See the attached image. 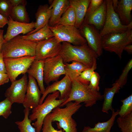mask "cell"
Here are the masks:
<instances>
[{
    "mask_svg": "<svg viewBox=\"0 0 132 132\" xmlns=\"http://www.w3.org/2000/svg\"><path fill=\"white\" fill-rule=\"evenodd\" d=\"M62 44L60 54L64 64L76 61L81 63L90 68L98 57L87 43L79 46L74 45L66 42H63Z\"/></svg>",
    "mask_w": 132,
    "mask_h": 132,
    "instance_id": "obj_1",
    "label": "cell"
},
{
    "mask_svg": "<svg viewBox=\"0 0 132 132\" xmlns=\"http://www.w3.org/2000/svg\"><path fill=\"white\" fill-rule=\"evenodd\" d=\"M64 108L57 107L50 113L52 122L56 123L57 128L65 132H77V123L72 117L82 105L79 102L71 101L67 103Z\"/></svg>",
    "mask_w": 132,
    "mask_h": 132,
    "instance_id": "obj_2",
    "label": "cell"
},
{
    "mask_svg": "<svg viewBox=\"0 0 132 132\" xmlns=\"http://www.w3.org/2000/svg\"><path fill=\"white\" fill-rule=\"evenodd\" d=\"M103 99V95L99 91L90 88L88 85L84 84L77 80L72 81L71 89L67 99L59 107L65 106L67 103L74 101L84 102L86 107H91L97 101Z\"/></svg>",
    "mask_w": 132,
    "mask_h": 132,
    "instance_id": "obj_3",
    "label": "cell"
},
{
    "mask_svg": "<svg viewBox=\"0 0 132 132\" xmlns=\"http://www.w3.org/2000/svg\"><path fill=\"white\" fill-rule=\"evenodd\" d=\"M36 43L23 39L20 35L3 45L1 50L4 58L35 56Z\"/></svg>",
    "mask_w": 132,
    "mask_h": 132,
    "instance_id": "obj_4",
    "label": "cell"
},
{
    "mask_svg": "<svg viewBox=\"0 0 132 132\" xmlns=\"http://www.w3.org/2000/svg\"><path fill=\"white\" fill-rule=\"evenodd\" d=\"M59 96L60 93L58 91L49 94L42 104L32 109V113L29 115V118L32 121L36 120L32 124L35 128L36 132H41L45 117L67 99H57Z\"/></svg>",
    "mask_w": 132,
    "mask_h": 132,
    "instance_id": "obj_5",
    "label": "cell"
},
{
    "mask_svg": "<svg viewBox=\"0 0 132 132\" xmlns=\"http://www.w3.org/2000/svg\"><path fill=\"white\" fill-rule=\"evenodd\" d=\"M132 42V29L121 32L108 34L102 37L103 49L114 52L120 59L124 47Z\"/></svg>",
    "mask_w": 132,
    "mask_h": 132,
    "instance_id": "obj_6",
    "label": "cell"
},
{
    "mask_svg": "<svg viewBox=\"0 0 132 132\" xmlns=\"http://www.w3.org/2000/svg\"><path fill=\"white\" fill-rule=\"evenodd\" d=\"M54 37L59 43L66 42L79 46L87 43L79 29L75 26L56 25L49 26Z\"/></svg>",
    "mask_w": 132,
    "mask_h": 132,
    "instance_id": "obj_7",
    "label": "cell"
},
{
    "mask_svg": "<svg viewBox=\"0 0 132 132\" xmlns=\"http://www.w3.org/2000/svg\"><path fill=\"white\" fill-rule=\"evenodd\" d=\"M106 0V16L104 25L100 32L101 36L102 37L108 34L122 32L132 29V22L127 25L122 24L118 14L113 8L112 0Z\"/></svg>",
    "mask_w": 132,
    "mask_h": 132,
    "instance_id": "obj_8",
    "label": "cell"
},
{
    "mask_svg": "<svg viewBox=\"0 0 132 132\" xmlns=\"http://www.w3.org/2000/svg\"><path fill=\"white\" fill-rule=\"evenodd\" d=\"M35 58V56H27L4 58L6 74L11 82L16 80L19 75L25 74Z\"/></svg>",
    "mask_w": 132,
    "mask_h": 132,
    "instance_id": "obj_9",
    "label": "cell"
},
{
    "mask_svg": "<svg viewBox=\"0 0 132 132\" xmlns=\"http://www.w3.org/2000/svg\"><path fill=\"white\" fill-rule=\"evenodd\" d=\"M65 67L60 54L46 59L44 61V81L49 85L51 82L58 80L61 75H66Z\"/></svg>",
    "mask_w": 132,
    "mask_h": 132,
    "instance_id": "obj_10",
    "label": "cell"
},
{
    "mask_svg": "<svg viewBox=\"0 0 132 132\" xmlns=\"http://www.w3.org/2000/svg\"><path fill=\"white\" fill-rule=\"evenodd\" d=\"M62 46L54 36L36 43L35 59L44 61L60 54Z\"/></svg>",
    "mask_w": 132,
    "mask_h": 132,
    "instance_id": "obj_11",
    "label": "cell"
},
{
    "mask_svg": "<svg viewBox=\"0 0 132 132\" xmlns=\"http://www.w3.org/2000/svg\"><path fill=\"white\" fill-rule=\"evenodd\" d=\"M90 48L98 57L102 54V37L100 32L93 25L87 23L84 20L79 29Z\"/></svg>",
    "mask_w": 132,
    "mask_h": 132,
    "instance_id": "obj_12",
    "label": "cell"
},
{
    "mask_svg": "<svg viewBox=\"0 0 132 132\" xmlns=\"http://www.w3.org/2000/svg\"><path fill=\"white\" fill-rule=\"evenodd\" d=\"M28 82L26 74L20 79L11 82L10 86L5 93L6 98L12 104L14 103L22 104L26 93Z\"/></svg>",
    "mask_w": 132,
    "mask_h": 132,
    "instance_id": "obj_13",
    "label": "cell"
},
{
    "mask_svg": "<svg viewBox=\"0 0 132 132\" xmlns=\"http://www.w3.org/2000/svg\"><path fill=\"white\" fill-rule=\"evenodd\" d=\"M72 81L66 75L61 80L55 81L53 84L48 85L41 97L39 104H42L48 95L55 91L60 93L59 99H67L71 87Z\"/></svg>",
    "mask_w": 132,
    "mask_h": 132,
    "instance_id": "obj_14",
    "label": "cell"
},
{
    "mask_svg": "<svg viewBox=\"0 0 132 132\" xmlns=\"http://www.w3.org/2000/svg\"><path fill=\"white\" fill-rule=\"evenodd\" d=\"M8 19V27L6 33L4 35L5 43L21 33L24 34L28 33L34 29L35 22H20L13 20L10 16Z\"/></svg>",
    "mask_w": 132,
    "mask_h": 132,
    "instance_id": "obj_15",
    "label": "cell"
},
{
    "mask_svg": "<svg viewBox=\"0 0 132 132\" xmlns=\"http://www.w3.org/2000/svg\"><path fill=\"white\" fill-rule=\"evenodd\" d=\"M27 91L22 103L25 108L33 109L39 104L41 94L35 79L28 75Z\"/></svg>",
    "mask_w": 132,
    "mask_h": 132,
    "instance_id": "obj_16",
    "label": "cell"
},
{
    "mask_svg": "<svg viewBox=\"0 0 132 132\" xmlns=\"http://www.w3.org/2000/svg\"><path fill=\"white\" fill-rule=\"evenodd\" d=\"M107 10L106 0L90 16L85 17L84 20L87 23L94 26L98 30L102 28L105 21Z\"/></svg>",
    "mask_w": 132,
    "mask_h": 132,
    "instance_id": "obj_17",
    "label": "cell"
},
{
    "mask_svg": "<svg viewBox=\"0 0 132 132\" xmlns=\"http://www.w3.org/2000/svg\"><path fill=\"white\" fill-rule=\"evenodd\" d=\"M70 6L69 0H54L50 7L51 9V14L48 22L49 26L56 25L62 15Z\"/></svg>",
    "mask_w": 132,
    "mask_h": 132,
    "instance_id": "obj_18",
    "label": "cell"
},
{
    "mask_svg": "<svg viewBox=\"0 0 132 132\" xmlns=\"http://www.w3.org/2000/svg\"><path fill=\"white\" fill-rule=\"evenodd\" d=\"M90 0H69L76 16L75 27L79 29L83 23Z\"/></svg>",
    "mask_w": 132,
    "mask_h": 132,
    "instance_id": "obj_19",
    "label": "cell"
},
{
    "mask_svg": "<svg viewBox=\"0 0 132 132\" xmlns=\"http://www.w3.org/2000/svg\"><path fill=\"white\" fill-rule=\"evenodd\" d=\"M44 61L35 59L32 63L27 73L36 79L41 94L45 89L44 84Z\"/></svg>",
    "mask_w": 132,
    "mask_h": 132,
    "instance_id": "obj_20",
    "label": "cell"
},
{
    "mask_svg": "<svg viewBox=\"0 0 132 132\" xmlns=\"http://www.w3.org/2000/svg\"><path fill=\"white\" fill-rule=\"evenodd\" d=\"M51 9L48 4L39 6L35 13L36 21L34 29L28 34L36 32L48 23L51 16Z\"/></svg>",
    "mask_w": 132,
    "mask_h": 132,
    "instance_id": "obj_21",
    "label": "cell"
},
{
    "mask_svg": "<svg viewBox=\"0 0 132 132\" xmlns=\"http://www.w3.org/2000/svg\"><path fill=\"white\" fill-rule=\"evenodd\" d=\"M132 9V0H118L115 12L118 14L122 25H127L132 22L131 14Z\"/></svg>",
    "mask_w": 132,
    "mask_h": 132,
    "instance_id": "obj_22",
    "label": "cell"
},
{
    "mask_svg": "<svg viewBox=\"0 0 132 132\" xmlns=\"http://www.w3.org/2000/svg\"><path fill=\"white\" fill-rule=\"evenodd\" d=\"M120 88L119 85L116 83L112 85L111 88H105L103 95V103L102 111L106 113H109L110 110L112 111L114 109L112 106V102L115 94L119 92Z\"/></svg>",
    "mask_w": 132,
    "mask_h": 132,
    "instance_id": "obj_23",
    "label": "cell"
},
{
    "mask_svg": "<svg viewBox=\"0 0 132 132\" xmlns=\"http://www.w3.org/2000/svg\"><path fill=\"white\" fill-rule=\"evenodd\" d=\"M119 110L112 111L111 117L107 121L99 122L96 124L93 127L89 126H85L81 132H110V130L114 124L115 118L118 115Z\"/></svg>",
    "mask_w": 132,
    "mask_h": 132,
    "instance_id": "obj_24",
    "label": "cell"
},
{
    "mask_svg": "<svg viewBox=\"0 0 132 132\" xmlns=\"http://www.w3.org/2000/svg\"><path fill=\"white\" fill-rule=\"evenodd\" d=\"M54 36L53 33L49 28L48 23L34 33L22 36L23 39L36 43Z\"/></svg>",
    "mask_w": 132,
    "mask_h": 132,
    "instance_id": "obj_25",
    "label": "cell"
},
{
    "mask_svg": "<svg viewBox=\"0 0 132 132\" xmlns=\"http://www.w3.org/2000/svg\"><path fill=\"white\" fill-rule=\"evenodd\" d=\"M72 62L70 64H65L66 75L69 77L72 81L76 80L81 72L89 68L81 63L76 61Z\"/></svg>",
    "mask_w": 132,
    "mask_h": 132,
    "instance_id": "obj_26",
    "label": "cell"
},
{
    "mask_svg": "<svg viewBox=\"0 0 132 132\" xmlns=\"http://www.w3.org/2000/svg\"><path fill=\"white\" fill-rule=\"evenodd\" d=\"M25 6L22 5L13 7L10 16L11 18L20 22L29 23L30 18Z\"/></svg>",
    "mask_w": 132,
    "mask_h": 132,
    "instance_id": "obj_27",
    "label": "cell"
},
{
    "mask_svg": "<svg viewBox=\"0 0 132 132\" xmlns=\"http://www.w3.org/2000/svg\"><path fill=\"white\" fill-rule=\"evenodd\" d=\"M30 110L28 108H25L23 111L24 115L23 120L15 122L20 132H36L35 128L32 125V121L29 118Z\"/></svg>",
    "mask_w": 132,
    "mask_h": 132,
    "instance_id": "obj_28",
    "label": "cell"
},
{
    "mask_svg": "<svg viewBox=\"0 0 132 132\" xmlns=\"http://www.w3.org/2000/svg\"><path fill=\"white\" fill-rule=\"evenodd\" d=\"M76 21L74 10L70 6L62 15L56 25L75 26Z\"/></svg>",
    "mask_w": 132,
    "mask_h": 132,
    "instance_id": "obj_29",
    "label": "cell"
},
{
    "mask_svg": "<svg viewBox=\"0 0 132 132\" xmlns=\"http://www.w3.org/2000/svg\"><path fill=\"white\" fill-rule=\"evenodd\" d=\"M117 121L121 132H132V112L124 117H119Z\"/></svg>",
    "mask_w": 132,
    "mask_h": 132,
    "instance_id": "obj_30",
    "label": "cell"
},
{
    "mask_svg": "<svg viewBox=\"0 0 132 132\" xmlns=\"http://www.w3.org/2000/svg\"><path fill=\"white\" fill-rule=\"evenodd\" d=\"M97 67L96 60L94 61L91 67L88 68L81 72L76 80L84 84L88 85L90 78Z\"/></svg>",
    "mask_w": 132,
    "mask_h": 132,
    "instance_id": "obj_31",
    "label": "cell"
},
{
    "mask_svg": "<svg viewBox=\"0 0 132 132\" xmlns=\"http://www.w3.org/2000/svg\"><path fill=\"white\" fill-rule=\"evenodd\" d=\"M122 103L119 110L118 115L120 117H124L132 112V95L126 99L121 100Z\"/></svg>",
    "mask_w": 132,
    "mask_h": 132,
    "instance_id": "obj_32",
    "label": "cell"
},
{
    "mask_svg": "<svg viewBox=\"0 0 132 132\" xmlns=\"http://www.w3.org/2000/svg\"><path fill=\"white\" fill-rule=\"evenodd\" d=\"M132 67V59L129 60L124 68L122 72L115 83L118 84L120 88H122L126 83L129 73Z\"/></svg>",
    "mask_w": 132,
    "mask_h": 132,
    "instance_id": "obj_33",
    "label": "cell"
},
{
    "mask_svg": "<svg viewBox=\"0 0 132 132\" xmlns=\"http://www.w3.org/2000/svg\"><path fill=\"white\" fill-rule=\"evenodd\" d=\"M12 104L6 98L0 102V116L7 119L11 113Z\"/></svg>",
    "mask_w": 132,
    "mask_h": 132,
    "instance_id": "obj_34",
    "label": "cell"
},
{
    "mask_svg": "<svg viewBox=\"0 0 132 132\" xmlns=\"http://www.w3.org/2000/svg\"><path fill=\"white\" fill-rule=\"evenodd\" d=\"M52 122L50 113L45 117L44 120L42 132H64L62 129L59 130L55 129L52 125Z\"/></svg>",
    "mask_w": 132,
    "mask_h": 132,
    "instance_id": "obj_35",
    "label": "cell"
},
{
    "mask_svg": "<svg viewBox=\"0 0 132 132\" xmlns=\"http://www.w3.org/2000/svg\"><path fill=\"white\" fill-rule=\"evenodd\" d=\"M12 7L9 0H0V14L5 17L9 18Z\"/></svg>",
    "mask_w": 132,
    "mask_h": 132,
    "instance_id": "obj_36",
    "label": "cell"
},
{
    "mask_svg": "<svg viewBox=\"0 0 132 132\" xmlns=\"http://www.w3.org/2000/svg\"><path fill=\"white\" fill-rule=\"evenodd\" d=\"M100 78V77L99 73L95 71L90 80L88 85L89 88L94 91H99V84Z\"/></svg>",
    "mask_w": 132,
    "mask_h": 132,
    "instance_id": "obj_37",
    "label": "cell"
},
{
    "mask_svg": "<svg viewBox=\"0 0 132 132\" xmlns=\"http://www.w3.org/2000/svg\"><path fill=\"white\" fill-rule=\"evenodd\" d=\"M103 1V0H90L85 17L91 15L102 3Z\"/></svg>",
    "mask_w": 132,
    "mask_h": 132,
    "instance_id": "obj_38",
    "label": "cell"
},
{
    "mask_svg": "<svg viewBox=\"0 0 132 132\" xmlns=\"http://www.w3.org/2000/svg\"><path fill=\"white\" fill-rule=\"evenodd\" d=\"M9 77L6 73H0V86L9 82Z\"/></svg>",
    "mask_w": 132,
    "mask_h": 132,
    "instance_id": "obj_39",
    "label": "cell"
},
{
    "mask_svg": "<svg viewBox=\"0 0 132 132\" xmlns=\"http://www.w3.org/2000/svg\"><path fill=\"white\" fill-rule=\"evenodd\" d=\"M0 73H6L4 58L1 52H0Z\"/></svg>",
    "mask_w": 132,
    "mask_h": 132,
    "instance_id": "obj_40",
    "label": "cell"
},
{
    "mask_svg": "<svg viewBox=\"0 0 132 132\" xmlns=\"http://www.w3.org/2000/svg\"><path fill=\"white\" fill-rule=\"evenodd\" d=\"M12 7L22 5H26L27 1L25 0H9Z\"/></svg>",
    "mask_w": 132,
    "mask_h": 132,
    "instance_id": "obj_41",
    "label": "cell"
},
{
    "mask_svg": "<svg viewBox=\"0 0 132 132\" xmlns=\"http://www.w3.org/2000/svg\"><path fill=\"white\" fill-rule=\"evenodd\" d=\"M8 22V18L5 17L0 14V29L3 28Z\"/></svg>",
    "mask_w": 132,
    "mask_h": 132,
    "instance_id": "obj_42",
    "label": "cell"
},
{
    "mask_svg": "<svg viewBox=\"0 0 132 132\" xmlns=\"http://www.w3.org/2000/svg\"><path fill=\"white\" fill-rule=\"evenodd\" d=\"M3 33V30L0 29V52H1L3 45L5 43Z\"/></svg>",
    "mask_w": 132,
    "mask_h": 132,
    "instance_id": "obj_43",
    "label": "cell"
},
{
    "mask_svg": "<svg viewBox=\"0 0 132 132\" xmlns=\"http://www.w3.org/2000/svg\"><path fill=\"white\" fill-rule=\"evenodd\" d=\"M124 50L126 51L129 54L132 53V45L131 44L126 46L124 48Z\"/></svg>",
    "mask_w": 132,
    "mask_h": 132,
    "instance_id": "obj_44",
    "label": "cell"
},
{
    "mask_svg": "<svg viewBox=\"0 0 132 132\" xmlns=\"http://www.w3.org/2000/svg\"><path fill=\"white\" fill-rule=\"evenodd\" d=\"M118 3V0H112V5L113 8L115 11L117 8Z\"/></svg>",
    "mask_w": 132,
    "mask_h": 132,
    "instance_id": "obj_45",
    "label": "cell"
},
{
    "mask_svg": "<svg viewBox=\"0 0 132 132\" xmlns=\"http://www.w3.org/2000/svg\"></svg>",
    "mask_w": 132,
    "mask_h": 132,
    "instance_id": "obj_46",
    "label": "cell"
}]
</instances>
